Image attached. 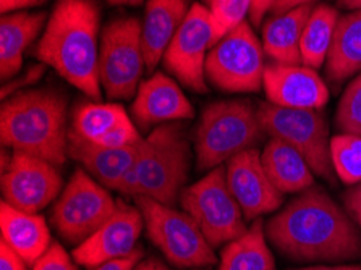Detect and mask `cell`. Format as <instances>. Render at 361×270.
Masks as SVG:
<instances>
[{
	"mask_svg": "<svg viewBox=\"0 0 361 270\" xmlns=\"http://www.w3.org/2000/svg\"><path fill=\"white\" fill-rule=\"evenodd\" d=\"M269 243L293 262L361 259V230L347 211L313 186L287 202L264 223Z\"/></svg>",
	"mask_w": 361,
	"mask_h": 270,
	"instance_id": "6da1fadb",
	"label": "cell"
},
{
	"mask_svg": "<svg viewBox=\"0 0 361 270\" xmlns=\"http://www.w3.org/2000/svg\"><path fill=\"white\" fill-rule=\"evenodd\" d=\"M101 10L96 0H57L32 55L90 101H101Z\"/></svg>",
	"mask_w": 361,
	"mask_h": 270,
	"instance_id": "7a4b0ae2",
	"label": "cell"
},
{
	"mask_svg": "<svg viewBox=\"0 0 361 270\" xmlns=\"http://www.w3.org/2000/svg\"><path fill=\"white\" fill-rule=\"evenodd\" d=\"M67 97L56 90H28L5 99L0 109L4 147L28 152L57 167L68 156Z\"/></svg>",
	"mask_w": 361,
	"mask_h": 270,
	"instance_id": "3957f363",
	"label": "cell"
},
{
	"mask_svg": "<svg viewBox=\"0 0 361 270\" xmlns=\"http://www.w3.org/2000/svg\"><path fill=\"white\" fill-rule=\"evenodd\" d=\"M191 167V141L185 123L156 126L145 136L143 149L117 192L122 196L151 197L175 206L187 188Z\"/></svg>",
	"mask_w": 361,
	"mask_h": 270,
	"instance_id": "277c9868",
	"label": "cell"
},
{
	"mask_svg": "<svg viewBox=\"0 0 361 270\" xmlns=\"http://www.w3.org/2000/svg\"><path fill=\"white\" fill-rule=\"evenodd\" d=\"M266 136L258 107L245 99H226L206 106L195 133L196 168L224 165L237 154L255 149Z\"/></svg>",
	"mask_w": 361,
	"mask_h": 270,
	"instance_id": "5b68a950",
	"label": "cell"
},
{
	"mask_svg": "<svg viewBox=\"0 0 361 270\" xmlns=\"http://www.w3.org/2000/svg\"><path fill=\"white\" fill-rule=\"evenodd\" d=\"M135 204L143 214L147 238L171 266L202 269L217 262L214 247L188 212L143 196L135 197Z\"/></svg>",
	"mask_w": 361,
	"mask_h": 270,
	"instance_id": "8992f818",
	"label": "cell"
},
{
	"mask_svg": "<svg viewBox=\"0 0 361 270\" xmlns=\"http://www.w3.org/2000/svg\"><path fill=\"white\" fill-rule=\"evenodd\" d=\"M146 57L141 20L120 16L109 21L101 35L99 81L111 101H128L143 81Z\"/></svg>",
	"mask_w": 361,
	"mask_h": 270,
	"instance_id": "52a82bcc",
	"label": "cell"
},
{
	"mask_svg": "<svg viewBox=\"0 0 361 270\" xmlns=\"http://www.w3.org/2000/svg\"><path fill=\"white\" fill-rule=\"evenodd\" d=\"M180 206L188 212L214 247L226 246L248 227L240 204L228 188L226 165H219L180 195Z\"/></svg>",
	"mask_w": 361,
	"mask_h": 270,
	"instance_id": "ba28073f",
	"label": "cell"
},
{
	"mask_svg": "<svg viewBox=\"0 0 361 270\" xmlns=\"http://www.w3.org/2000/svg\"><path fill=\"white\" fill-rule=\"evenodd\" d=\"M258 113L266 135L287 142L302 154L314 175L329 185L337 183L331 161L329 123L319 110L287 109L261 102Z\"/></svg>",
	"mask_w": 361,
	"mask_h": 270,
	"instance_id": "9c48e42d",
	"label": "cell"
},
{
	"mask_svg": "<svg viewBox=\"0 0 361 270\" xmlns=\"http://www.w3.org/2000/svg\"><path fill=\"white\" fill-rule=\"evenodd\" d=\"M111 190L85 168H76L54 204L51 222L65 243L76 247L96 233L117 211Z\"/></svg>",
	"mask_w": 361,
	"mask_h": 270,
	"instance_id": "30bf717a",
	"label": "cell"
},
{
	"mask_svg": "<svg viewBox=\"0 0 361 270\" xmlns=\"http://www.w3.org/2000/svg\"><path fill=\"white\" fill-rule=\"evenodd\" d=\"M264 49L248 21L235 27L211 47L206 80L219 91L258 92L264 81Z\"/></svg>",
	"mask_w": 361,
	"mask_h": 270,
	"instance_id": "8fae6325",
	"label": "cell"
},
{
	"mask_svg": "<svg viewBox=\"0 0 361 270\" xmlns=\"http://www.w3.org/2000/svg\"><path fill=\"white\" fill-rule=\"evenodd\" d=\"M211 47L212 20L209 7L204 4H193L164 54V68L180 85L202 94L207 91L206 59Z\"/></svg>",
	"mask_w": 361,
	"mask_h": 270,
	"instance_id": "7c38bea8",
	"label": "cell"
},
{
	"mask_svg": "<svg viewBox=\"0 0 361 270\" xmlns=\"http://www.w3.org/2000/svg\"><path fill=\"white\" fill-rule=\"evenodd\" d=\"M62 186L57 165L28 152L13 151L8 167L2 172L4 201L25 212H41L57 200Z\"/></svg>",
	"mask_w": 361,
	"mask_h": 270,
	"instance_id": "4fadbf2b",
	"label": "cell"
},
{
	"mask_svg": "<svg viewBox=\"0 0 361 270\" xmlns=\"http://www.w3.org/2000/svg\"><path fill=\"white\" fill-rule=\"evenodd\" d=\"M226 176L228 188L250 222L279 211L286 201V195L267 176L258 147L240 152L227 161Z\"/></svg>",
	"mask_w": 361,
	"mask_h": 270,
	"instance_id": "5bb4252c",
	"label": "cell"
},
{
	"mask_svg": "<svg viewBox=\"0 0 361 270\" xmlns=\"http://www.w3.org/2000/svg\"><path fill=\"white\" fill-rule=\"evenodd\" d=\"M145 228L140 209L118 201L117 211L102 227L83 243L73 247L72 256L80 266L96 269L112 259L130 256L138 250V240Z\"/></svg>",
	"mask_w": 361,
	"mask_h": 270,
	"instance_id": "9a60e30c",
	"label": "cell"
},
{
	"mask_svg": "<svg viewBox=\"0 0 361 270\" xmlns=\"http://www.w3.org/2000/svg\"><path fill=\"white\" fill-rule=\"evenodd\" d=\"M262 90L267 102L279 107L321 110L329 102V87L318 70L306 65L269 63L264 70Z\"/></svg>",
	"mask_w": 361,
	"mask_h": 270,
	"instance_id": "2e32d148",
	"label": "cell"
},
{
	"mask_svg": "<svg viewBox=\"0 0 361 270\" xmlns=\"http://www.w3.org/2000/svg\"><path fill=\"white\" fill-rule=\"evenodd\" d=\"M195 109L177 81L166 73L151 75L136 91L131 118L141 130L193 118Z\"/></svg>",
	"mask_w": 361,
	"mask_h": 270,
	"instance_id": "e0dca14e",
	"label": "cell"
},
{
	"mask_svg": "<svg viewBox=\"0 0 361 270\" xmlns=\"http://www.w3.org/2000/svg\"><path fill=\"white\" fill-rule=\"evenodd\" d=\"M145 137L133 146L122 149L102 147L81 137L70 128L68 131V156L81 164L92 178L107 190L117 191L123 176L133 167L143 149Z\"/></svg>",
	"mask_w": 361,
	"mask_h": 270,
	"instance_id": "ac0fdd59",
	"label": "cell"
},
{
	"mask_svg": "<svg viewBox=\"0 0 361 270\" xmlns=\"http://www.w3.org/2000/svg\"><path fill=\"white\" fill-rule=\"evenodd\" d=\"M188 0H146L141 35L146 67L154 71L190 12Z\"/></svg>",
	"mask_w": 361,
	"mask_h": 270,
	"instance_id": "d6986e66",
	"label": "cell"
},
{
	"mask_svg": "<svg viewBox=\"0 0 361 270\" xmlns=\"http://www.w3.org/2000/svg\"><path fill=\"white\" fill-rule=\"evenodd\" d=\"M0 231L4 243L12 247L28 266H35L52 245L46 219L39 214L20 211L5 201L0 204Z\"/></svg>",
	"mask_w": 361,
	"mask_h": 270,
	"instance_id": "ffe728a7",
	"label": "cell"
},
{
	"mask_svg": "<svg viewBox=\"0 0 361 270\" xmlns=\"http://www.w3.org/2000/svg\"><path fill=\"white\" fill-rule=\"evenodd\" d=\"M47 15L44 12H16L2 15L0 20V75L4 81L13 80L21 73L23 55L39 37Z\"/></svg>",
	"mask_w": 361,
	"mask_h": 270,
	"instance_id": "44dd1931",
	"label": "cell"
},
{
	"mask_svg": "<svg viewBox=\"0 0 361 270\" xmlns=\"http://www.w3.org/2000/svg\"><path fill=\"white\" fill-rule=\"evenodd\" d=\"M314 5H303L288 12L272 15L262 25V49L274 63H302V37Z\"/></svg>",
	"mask_w": 361,
	"mask_h": 270,
	"instance_id": "7402d4cb",
	"label": "cell"
},
{
	"mask_svg": "<svg viewBox=\"0 0 361 270\" xmlns=\"http://www.w3.org/2000/svg\"><path fill=\"white\" fill-rule=\"evenodd\" d=\"M264 170L283 195H300L314 186V172L297 149L276 137H269L261 151Z\"/></svg>",
	"mask_w": 361,
	"mask_h": 270,
	"instance_id": "603a6c76",
	"label": "cell"
},
{
	"mask_svg": "<svg viewBox=\"0 0 361 270\" xmlns=\"http://www.w3.org/2000/svg\"><path fill=\"white\" fill-rule=\"evenodd\" d=\"M361 73V10H353L338 20L334 42L326 60V75L332 82H342Z\"/></svg>",
	"mask_w": 361,
	"mask_h": 270,
	"instance_id": "cb8c5ba5",
	"label": "cell"
},
{
	"mask_svg": "<svg viewBox=\"0 0 361 270\" xmlns=\"http://www.w3.org/2000/svg\"><path fill=\"white\" fill-rule=\"evenodd\" d=\"M219 270H276L261 217L253 220L242 236L224 246Z\"/></svg>",
	"mask_w": 361,
	"mask_h": 270,
	"instance_id": "d4e9b609",
	"label": "cell"
},
{
	"mask_svg": "<svg viewBox=\"0 0 361 270\" xmlns=\"http://www.w3.org/2000/svg\"><path fill=\"white\" fill-rule=\"evenodd\" d=\"M341 13L331 5H314L302 37V63L314 70L326 65Z\"/></svg>",
	"mask_w": 361,
	"mask_h": 270,
	"instance_id": "484cf974",
	"label": "cell"
},
{
	"mask_svg": "<svg viewBox=\"0 0 361 270\" xmlns=\"http://www.w3.org/2000/svg\"><path fill=\"white\" fill-rule=\"evenodd\" d=\"M128 120L131 117L120 104L86 101L73 110L70 128L85 140L99 145L104 137Z\"/></svg>",
	"mask_w": 361,
	"mask_h": 270,
	"instance_id": "4316f807",
	"label": "cell"
},
{
	"mask_svg": "<svg viewBox=\"0 0 361 270\" xmlns=\"http://www.w3.org/2000/svg\"><path fill=\"white\" fill-rule=\"evenodd\" d=\"M331 161L343 185L361 183V136L338 133L331 137Z\"/></svg>",
	"mask_w": 361,
	"mask_h": 270,
	"instance_id": "83f0119b",
	"label": "cell"
},
{
	"mask_svg": "<svg viewBox=\"0 0 361 270\" xmlns=\"http://www.w3.org/2000/svg\"><path fill=\"white\" fill-rule=\"evenodd\" d=\"M253 0H212L209 12L212 20V46L246 21Z\"/></svg>",
	"mask_w": 361,
	"mask_h": 270,
	"instance_id": "f1b7e54d",
	"label": "cell"
},
{
	"mask_svg": "<svg viewBox=\"0 0 361 270\" xmlns=\"http://www.w3.org/2000/svg\"><path fill=\"white\" fill-rule=\"evenodd\" d=\"M336 128L341 133L361 136V73L342 92L336 112Z\"/></svg>",
	"mask_w": 361,
	"mask_h": 270,
	"instance_id": "f546056e",
	"label": "cell"
},
{
	"mask_svg": "<svg viewBox=\"0 0 361 270\" xmlns=\"http://www.w3.org/2000/svg\"><path fill=\"white\" fill-rule=\"evenodd\" d=\"M73 256H70L65 247L52 241L49 250L37 259L31 270H80Z\"/></svg>",
	"mask_w": 361,
	"mask_h": 270,
	"instance_id": "4dcf8cb0",
	"label": "cell"
},
{
	"mask_svg": "<svg viewBox=\"0 0 361 270\" xmlns=\"http://www.w3.org/2000/svg\"><path fill=\"white\" fill-rule=\"evenodd\" d=\"M44 73V65H37V67H32L30 68L28 71H23V75H16L20 76L18 80H10L8 82H5L4 87H2V97L4 101L5 99L12 97L13 94H16V92H21V90H23L25 86L28 85H35V82H37V80L41 78Z\"/></svg>",
	"mask_w": 361,
	"mask_h": 270,
	"instance_id": "1f68e13d",
	"label": "cell"
},
{
	"mask_svg": "<svg viewBox=\"0 0 361 270\" xmlns=\"http://www.w3.org/2000/svg\"><path fill=\"white\" fill-rule=\"evenodd\" d=\"M143 256H145L143 250L138 247V250L131 252L130 256L112 259V261L104 262V264H101V266H97L92 270H133L136 264H138L140 261H143Z\"/></svg>",
	"mask_w": 361,
	"mask_h": 270,
	"instance_id": "d6a6232c",
	"label": "cell"
},
{
	"mask_svg": "<svg viewBox=\"0 0 361 270\" xmlns=\"http://www.w3.org/2000/svg\"><path fill=\"white\" fill-rule=\"evenodd\" d=\"M343 206L361 230V183L355 185L343 195Z\"/></svg>",
	"mask_w": 361,
	"mask_h": 270,
	"instance_id": "836d02e7",
	"label": "cell"
},
{
	"mask_svg": "<svg viewBox=\"0 0 361 270\" xmlns=\"http://www.w3.org/2000/svg\"><path fill=\"white\" fill-rule=\"evenodd\" d=\"M0 270H28V264L4 241H0Z\"/></svg>",
	"mask_w": 361,
	"mask_h": 270,
	"instance_id": "e575fe53",
	"label": "cell"
},
{
	"mask_svg": "<svg viewBox=\"0 0 361 270\" xmlns=\"http://www.w3.org/2000/svg\"><path fill=\"white\" fill-rule=\"evenodd\" d=\"M47 0H0V12L2 15L23 12L32 7H42Z\"/></svg>",
	"mask_w": 361,
	"mask_h": 270,
	"instance_id": "d590c367",
	"label": "cell"
},
{
	"mask_svg": "<svg viewBox=\"0 0 361 270\" xmlns=\"http://www.w3.org/2000/svg\"><path fill=\"white\" fill-rule=\"evenodd\" d=\"M276 4L277 0H253V5H251V10H250L251 25L255 26L262 25V20L266 18V15L271 12Z\"/></svg>",
	"mask_w": 361,
	"mask_h": 270,
	"instance_id": "8d00e7d4",
	"label": "cell"
},
{
	"mask_svg": "<svg viewBox=\"0 0 361 270\" xmlns=\"http://www.w3.org/2000/svg\"><path fill=\"white\" fill-rule=\"evenodd\" d=\"M316 2H322V0H277V4L271 10V13L279 15L297 7H303V5H314Z\"/></svg>",
	"mask_w": 361,
	"mask_h": 270,
	"instance_id": "74e56055",
	"label": "cell"
},
{
	"mask_svg": "<svg viewBox=\"0 0 361 270\" xmlns=\"http://www.w3.org/2000/svg\"><path fill=\"white\" fill-rule=\"evenodd\" d=\"M133 270H172V269L169 267L166 262H162L159 257H147L136 264Z\"/></svg>",
	"mask_w": 361,
	"mask_h": 270,
	"instance_id": "f35d334b",
	"label": "cell"
},
{
	"mask_svg": "<svg viewBox=\"0 0 361 270\" xmlns=\"http://www.w3.org/2000/svg\"><path fill=\"white\" fill-rule=\"evenodd\" d=\"M290 270H361V266H311L302 269H290Z\"/></svg>",
	"mask_w": 361,
	"mask_h": 270,
	"instance_id": "ab89813d",
	"label": "cell"
},
{
	"mask_svg": "<svg viewBox=\"0 0 361 270\" xmlns=\"http://www.w3.org/2000/svg\"><path fill=\"white\" fill-rule=\"evenodd\" d=\"M111 5H118V7H136L141 5L145 0H107Z\"/></svg>",
	"mask_w": 361,
	"mask_h": 270,
	"instance_id": "60d3db41",
	"label": "cell"
},
{
	"mask_svg": "<svg viewBox=\"0 0 361 270\" xmlns=\"http://www.w3.org/2000/svg\"><path fill=\"white\" fill-rule=\"evenodd\" d=\"M338 7H343L347 10H361V0H338Z\"/></svg>",
	"mask_w": 361,
	"mask_h": 270,
	"instance_id": "b9f144b4",
	"label": "cell"
},
{
	"mask_svg": "<svg viewBox=\"0 0 361 270\" xmlns=\"http://www.w3.org/2000/svg\"><path fill=\"white\" fill-rule=\"evenodd\" d=\"M212 2V0H202V4H204V5H207V7H209V4Z\"/></svg>",
	"mask_w": 361,
	"mask_h": 270,
	"instance_id": "7bdbcfd3",
	"label": "cell"
}]
</instances>
